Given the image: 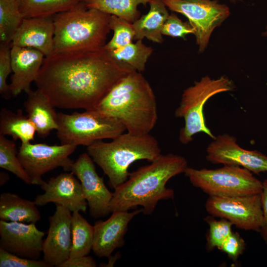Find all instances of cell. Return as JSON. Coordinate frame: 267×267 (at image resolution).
Returning <instances> with one entry per match:
<instances>
[{"mask_svg":"<svg viewBox=\"0 0 267 267\" xmlns=\"http://www.w3.org/2000/svg\"><path fill=\"white\" fill-rule=\"evenodd\" d=\"M56 134L61 144L87 147L104 139H113L126 129L117 119L96 109L71 114L57 113Z\"/></svg>","mask_w":267,"mask_h":267,"instance_id":"8992f818","label":"cell"},{"mask_svg":"<svg viewBox=\"0 0 267 267\" xmlns=\"http://www.w3.org/2000/svg\"><path fill=\"white\" fill-rule=\"evenodd\" d=\"M246 248L244 239L238 232H232L224 240L219 250L225 253L229 258L235 261Z\"/></svg>","mask_w":267,"mask_h":267,"instance_id":"e575fe53","label":"cell"},{"mask_svg":"<svg viewBox=\"0 0 267 267\" xmlns=\"http://www.w3.org/2000/svg\"><path fill=\"white\" fill-rule=\"evenodd\" d=\"M171 10L179 13L188 19L193 28L199 51L206 48L214 30L230 15L229 8L217 0H163Z\"/></svg>","mask_w":267,"mask_h":267,"instance_id":"9c48e42d","label":"cell"},{"mask_svg":"<svg viewBox=\"0 0 267 267\" xmlns=\"http://www.w3.org/2000/svg\"><path fill=\"white\" fill-rule=\"evenodd\" d=\"M77 147L72 144L21 143L17 156L31 184L40 186L44 181L42 176L58 167L71 172L74 161L69 156Z\"/></svg>","mask_w":267,"mask_h":267,"instance_id":"30bf717a","label":"cell"},{"mask_svg":"<svg viewBox=\"0 0 267 267\" xmlns=\"http://www.w3.org/2000/svg\"><path fill=\"white\" fill-rule=\"evenodd\" d=\"M44 236L35 223L0 221V248L19 257L38 260Z\"/></svg>","mask_w":267,"mask_h":267,"instance_id":"5bb4252c","label":"cell"},{"mask_svg":"<svg viewBox=\"0 0 267 267\" xmlns=\"http://www.w3.org/2000/svg\"><path fill=\"white\" fill-rule=\"evenodd\" d=\"M233 87L231 81L225 76L217 79L205 76L184 90L179 105L175 113L177 118H182L184 121V125L180 129L179 134L181 143L186 144L190 142L193 139V136L201 132L212 139L215 138L206 124L204 106L212 96L232 90Z\"/></svg>","mask_w":267,"mask_h":267,"instance_id":"52a82bcc","label":"cell"},{"mask_svg":"<svg viewBox=\"0 0 267 267\" xmlns=\"http://www.w3.org/2000/svg\"><path fill=\"white\" fill-rule=\"evenodd\" d=\"M206 160L214 164L239 166L259 175L267 172V156L241 147L236 138L227 134L216 136L206 148Z\"/></svg>","mask_w":267,"mask_h":267,"instance_id":"7c38bea8","label":"cell"},{"mask_svg":"<svg viewBox=\"0 0 267 267\" xmlns=\"http://www.w3.org/2000/svg\"><path fill=\"white\" fill-rule=\"evenodd\" d=\"M71 211L58 204L49 217V228L43 244V260L50 267H60L70 257L72 248Z\"/></svg>","mask_w":267,"mask_h":267,"instance_id":"9a60e30c","label":"cell"},{"mask_svg":"<svg viewBox=\"0 0 267 267\" xmlns=\"http://www.w3.org/2000/svg\"><path fill=\"white\" fill-rule=\"evenodd\" d=\"M119 120L128 133L149 134L158 119L154 91L140 73L133 71L121 79L95 108Z\"/></svg>","mask_w":267,"mask_h":267,"instance_id":"3957f363","label":"cell"},{"mask_svg":"<svg viewBox=\"0 0 267 267\" xmlns=\"http://www.w3.org/2000/svg\"><path fill=\"white\" fill-rule=\"evenodd\" d=\"M93 162L88 153H83L74 161L71 172L81 182L90 216L96 219L111 213L113 193L107 188L103 178L98 176Z\"/></svg>","mask_w":267,"mask_h":267,"instance_id":"4fadbf2b","label":"cell"},{"mask_svg":"<svg viewBox=\"0 0 267 267\" xmlns=\"http://www.w3.org/2000/svg\"><path fill=\"white\" fill-rule=\"evenodd\" d=\"M260 194L263 222L259 232L264 241L267 245V179L263 181V187Z\"/></svg>","mask_w":267,"mask_h":267,"instance_id":"d590c367","label":"cell"},{"mask_svg":"<svg viewBox=\"0 0 267 267\" xmlns=\"http://www.w3.org/2000/svg\"><path fill=\"white\" fill-rule=\"evenodd\" d=\"M16 0H0V43L10 45L23 20Z\"/></svg>","mask_w":267,"mask_h":267,"instance_id":"83f0119b","label":"cell"},{"mask_svg":"<svg viewBox=\"0 0 267 267\" xmlns=\"http://www.w3.org/2000/svg\"><path fill=\"white\" fill-rule=\"evenodd\" d=\"M11 57L13 74L9 88L12 95L16 97L31 89V84L36 81L45 56L33 48L11 46Z\"/></svg>","mask_w":267,"mask_h":267,"instance_id":"ac0fdd59","label":"cell"},{"mask_svg":"<svg viewBox=\"0 0 267 267\" xmlns=\"http://www.w3.org/2000/svg\"><path fill=\"white\" fill-rule=\"evenodd\" d=\"M54 35L53 16L24 18L10 45L36 49L45 57L53 53Z\"/></svg>","mask_w":267,"mask_h":267,"instance_id":"d6986e66","label":"cell"},{"mask_svg":"<svg viewBox=\"0 0 267 267\" xmlns=\"http://www.w3.org/2000/svg\"><path fill=\"white\" fill-rule=\"evenodd\" d=\"M40 186L44 193L35 198L34 201L37 206L54 203L72 212L86 213L88 203L81 182L71 172L61 173L47 181H44Z\"/></svg>","mask_w":267,"mask_h":267,"instance_id":"2e32d148","label":"cell"},{"mask_svg":"<svg viewBox=\"0 0 267 267\" xmlns=\"http://www.w3.org/2000/svg\"><path fill=\"white\" fill-rule=\"evenodd\" d=\"M262 36L267 38V25L266 26L265 31L262 33Z\"/></svg>","mask_w":267,"mask_h":267,"instance_id":"f35d334b","label":"cell"},{"mask_svg":"<svg viewBox=\"0 0 267 267\" xmlns=\"http://www.w3.org/2000/svg\"><path fill=\"white\" fill-rule=\"evenodd\" d=\"M12 72L11 57V45L0 44V93L5 99L12 96L7 83L8 75Z\"/></svg>","mask_w":267,"mask_h":267,"instance_id":"1f68e13d","label":"cell"},{"mask_svg":"<svg viewBox=\"0 0 267 267\" xmlns=\"http://www.w3.org/2000/svg\"><path fill=\"white\" fill-rule=\"evenodd\" d=\"M163 35L174 38H184L194 31L189 22H183L175 13H172L168 17L162 29Z\"/></svg>","mask_w":267,"mask_h":267,"instance_id":"d6a6232c","label":"cell"},{"mask_svg":"<svg viewBox=\"0 0 267 267\" xmlns=\"http://www.w3.org/2000/svg\"><path fill=\"white\" fill-rule=\"evenodd\" d=\"M18 151L14 140L0 134V167L5 169L24 181L31 184V181L18 158Z\"/></svg>","mask_w":267,"mask_h":267,"instance_id":"f1b7e54d","label":"cell"},{"mask_svg":"<svg viewBox=\"0 0 267 267\" xmlns=\"http://www.w3.org/2000/svg\"><path fill=\"white\" fill-rule=\"evenodd\" d=\"M149 4L148 13L133 23L135 32L134 40L146 38L161 44L163 42L162 29L169 15L167 7L163 0H152Z\"/></svg>","mask_w":267,"mask_h":267,"instance_id":"44dd1931","label":"cell"},{"mask_svg":"<svg viewBox=\"0 0 267 267\" xmlns=\"http://www.w3.org/2000/svg\"><path fill=\"white\" fill-rule=\"evenodd\" d=\"M205 207L210 215L225 219L243 230L259 232L263 225L260 193L234 197L209 196Z\"/></svg>","mask_w":267,"mask_h":267,"instance_id":"8fae6325","label":"cell"},{"mask_svg":"<svg viewBox=\"0 0 267 267\" xmlns=\"http://www.w3.org/2000/svg\"><path fill=\"white\" fill-rule=\"evenodd\" d=\"M111 30L113 31V36L104 47L108 51L123 47L133 42L135 32L133 23L127 20L111 15L110 19Z\"/></svg>","mask_w":267,"mask_h":267,"instance_id":"f546056e","label":"cell"},{"mask_svg":"<svg viewBox=\"0 0 267 267\" xmlns=\"http://www.w3.org/2000/svg\"><path fill=\"white\" fill-rule=\"evenodd\" d=\"M239 0H230V1L232 2H233V3L236 2H237V1H239Z\"/></svg>","mask_w":267,"mask_h":267,"instance_id":"ab89813d","label":"cell"},{"mask_svg":"<svg viewBox=\"0 0 267 267\" xmlns=\"http://www.w3.org/2000/svg\"><path fill=\"white\" fill-rule=\"evenodd\" d=\"M152 0H83L88 8L123 18L133 23L140 16L138 6L146 5Z\"/></svg>","mask_w":267,"mask_h":267,"instance_id":"cb8c5ba5","label":"cell"},{"mask_svg":"<svg viewBox=\"0 0 267 267\" xmlns=\"http://www.w3.org/2000/svg\"><path fill=\"white\" fill-rule=\"evenodd\" d=\"M191 184L209 196L234 197L261 193L263 182L244 168L223 165L215 169L187 167L184 172Z\"/></svg>","mask_w":267,"mask_h":267,"instance_id":"ba28073f","label":"cell"},{"mask_svg":"<svg viewBox=\"0 0 267 267\" xmlns=\"http://www.w3.org/2000/svg\"><path fill=\"white\" fill-rule=\"evenodd\" d=\"M109 51L117 61L141 72L145 70L153 49L144 44L142 40H138L135 43L132 42L123 47Z\"/></svg>","mask_w":267,"mask_h":267,"instance_id":"4316f807","label":"cell"},{"mask_svg":"<svg viewBox=\"0 0 267 267\" xmlns=\"http://www.w3.org/2000/svg\"><path fill=\"white\" fill-rule=\"evenodd\" d=\"M204 220L209 225L206 249L209 252L215 248L219 249L224 240L232 232L233 224L225 219L217 220L211 215L206 217Z\"/></svg>","mask_w":267,"mask_h":267,"instance_id":"4dcf8cb0","label":"cell"},{"mask_svg":"<svg viewBox=\"0 0 267 267\" xmlns=\"http://www.w3.org/2000/svg\"><path fill=\"white\" fill-rule=\"evenodd\" d=\"M110 16L87 7L83 0L71 9L53 16V53L104 46L111 31Z\"/></svg>","mask_w":267,"mask_h":267,"instance_id":"5b68a950","label":"cell"},{"mask_svg":"<svg viewBox=\"0 0 267 267\" xmlns=\"http://www.w3.org/2000/svg\"><path fill=\"white\" fill-rule=\"evenodd\" d=\"M104 46L52 53L35 82L55 107L94 109L112 88L133 71Z\"/></svg>","mask_w":267,"mask_h":267,"instance_id":"6da1fadb","label":"cell"},{"mask_svg":"<svg viewBox=\"0 0 267 267\" xmlns=\"http://www.w3.org/2000/svg\"><path fill=\"white\" fill-rule=\"evenodd\" d=\"M87 153L103 171L114 189L125 182L128 169L134 162H150L161 155L156 138L149 134L138 135L123 133L110 142L97 141L87 147Z\"/></svg>","mask_w":267,"mask_h":267,"instance_id":"277c9868","label":"cell"},{"mask_svg":"<svg viewBox=\"0 0 267 267\" xmlns=\"http://www.w3.org/2000/svg\"><path fill=\"white\" fill-rule=\"evenodd\" d=\"M96 263L91 257H83L68 258L60 267H95Z\"/></svg>","mask_w":267,"mask_h":267,"instance_id":"8d00e7d4","label":"cell"},{"mask_svg":"<svg viewBox=\"0 0 267 267\" xmlns=\"http://www.w3.org/2000/svg\"><path fill=\"white\" fill-rule=\"evenodd\" d=\"M72 248L70 258L88 255L92 249L94 229L80 214L73 212L72 216Z\"/></svg>","mask_w":267,"mask_h":267,"instance_id":"484cf974","label":"cell"},{"mask_svg":"<svg viewBox=\"0 0 267 267\" xmlns=\"http://www.w3.org/2000/svg\"><path fill=\"white\" fill-rule=\"evenodd\" d=\"M187 167L186 160L181 156L161 154L149 165L130 173L128 179L114 189L111 212L128 211L141 206L144 214H152L159 201L174 198V190L167 188L166 183L184 173Z\"/></svg>","mask_w":267,"mask_h":267,"instance_id":"7a4b0ae2","label":"cell"},{"mask_svg":"<svg viewBox=\"0 0 267 267\" xmlns=\"http://www.w3.org/2000/svg\"><path fill=\"white\" fill-rule=\"evenodd\" d=\"M9 179L8 176L4 172H0V186L3 185Z\"/></svg>","mask_w":267,"mask_h":267,"instance_id":"74e56055","label":"cell"},{"mask_svg":"<svg viewBox=\"0 0 267 267\" xmlns=\"http://www.w3.org/2000/svg\"><path fill=\"white\" fill-rule=\"evenodd\" d=\"M36 129L27 115L21 109L13 112L6 108L0 112V134L9 135L15 141L19 139L22 143L34 140Z\"/></svg>","mask_w":267,"mask_h":267,"instance_id":"603a6c76","label":"cell"},{"mask_svg":"<svg viewBox=\"0 0 267 267\" xmlns=\"http://www.w3.org/2000/svg\"><path fill=\"white\" fill-rule=\"evenodd\" d=\"M0 267H50L45 261L19 257L0 248Z\"/></svg>","mask_w":267,"mask_h":267,"instance_id":"836d02e7","label":"cell"},{"mask_svg":"<svg viewBox=\"0 0 267 267\" xmlns=\"http://www.w3.org/2000/svg\"><path fill=\"white\" fill-rule=\"evenodd\" d=\"M41 218L35 201L10 192L0 195V219L7 222L35 223Z\"/></svg>","mask_w":267,"mask_h":267,"instance_id":"7402d4cb","label":"cell"},{"mask_svg":"<svg viewBox=\"0 0 267 267\" xmlns=\"http://www.w3.org/2000/svg\"><path fill=\"white\" fill-rule=\"evenodd\" d=\"M82 0H16L23 18L53 16Z\"/></svg>","mask_w":267,"mask_h":267,"instance_id":"d4e9b609","label":"cell"},{"mask_svg":"<svg viewBox=\"0 0 267 267\" xmlns=\"http://www.w3.org/2000/svg\"><path fill=\"white\" fill-rule=\"evenodd\" d=\"M142 212L116 211L107 220L98 221L93 225L92 251L98 258H109L112 252L124 243V236L128 224L136 215Z\"/></svg>","mask_w":267,"mask_h":267,"instance_id":"e0dca14e","label":"cell"},{"mask_svg":"<svg viewBox=\"0 0 267 267\" xmlns=\"http://www.w3.org/2000/svg\"><path fill=\"white\" fill-rule=\"evenodd\" d=\"M24 107L41 138L47 137L58 129L57 113L47 97L40 89H31L27 93Z\"/></svg>","mask_w":267,"mask_h":267,"instance_id":"ffe728a7","label":"cell"}]
</instances>
